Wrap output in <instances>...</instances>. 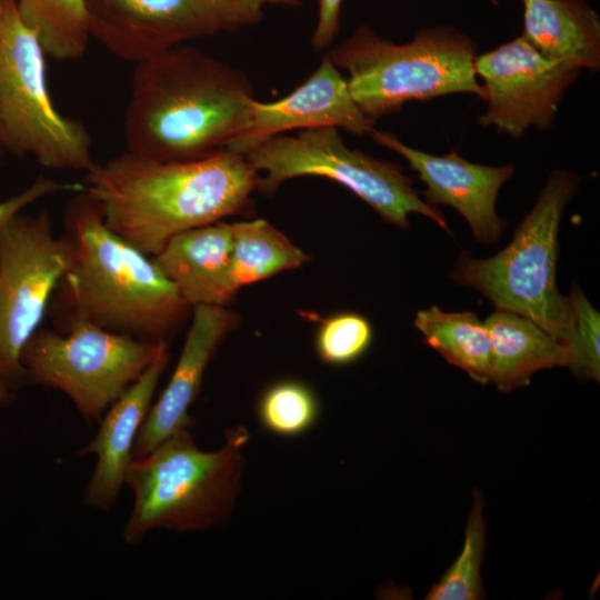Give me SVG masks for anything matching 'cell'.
<instances>
[{
  "mask_svg": "<svg viewBox=\"0 0 600 600\" xmlns=\"http://www.w3.org/2000/svg\"><path fill=\"white\" fill-rule=\"evenodd\" d=\"M524 38L542 56L578 70L600 68V17L584 0H521Z\"/></svg>",
  "mask_w": 600,
  "mask_h": 600,
  "instance_id": "cell-18",
  "label": "cell"
},
{
  "mask_svg": "<svg viewBox=\"0 0 600 600\" xmlns=\"http://www.w3.org/2000/svg\"><path fill=\"white\" fill-rule=\"evenodd\" d=\"M249 438L246 427H234L220 449L203 451L187 428L133 459L126 477L134 500L124 541L139 543L154 529L188 532L226 523L240 492Z\"/></svg>",
  "mask_w": 600,
  "mask_h": 600,
  "instance_id": "cell-4",
  "label": "cell"
},
{
  "mask_svg": "<svg viewBox=\"0 0 600 600\" xmlns=\"http://www.w3.org/2000/svg\"><path fill=\"white\" fill-rule=\"evenodd\" d=\"M316 392L304 382L284 379L270 384L261 394L257 414L261 426L280 437H298L319 418Z\"/></svg>",
  "mask_w": 600,
  "mask_h": 600,
  "instance_id": "cell-24",
  "label": "cell"
},
{
  "mask_svg": "<svg viewBox=\"0 0 600 600\" xmlns=\"http://www.w3.org/2000/svg\"><path fill=\"white\" fill-rule=\"evenodd\" d=\"M90 36L139 63L184 41L258 23L262 9L233 0H86Z\"/></svg>",
  "mask_w": 600,
  "mask_h": 600,
  "instance_id": "cell-11",
  "label": "cell"
},
{
  "mask_svg": "<svg viewBox=\"0 0 600 600\" xmlns=\"http://www.w3.org/2000/svg\"><path fill=\"white\" fill-rule=\"evenodd\" d=\"M13 398L14 396L12 394L11 389L0 377V404L10 403Z\"/></svg>",
  "mask_w": 600,
  "mask_h": 600,
  "instance_id": "cell-30",
  "label": "cell"
},
{
  "mask_svg": "<svg viewBox=\"0 0 600 600\" xmlns=\"http://www.w3.org/2000/svg\"><path fill=\"white\" fill-rule=\"evenodd\" d=\"M489 1V3L493 4V6H498L499 4V1L498 0H487Z\"/></svg>",
  "mask_w": 600,
  "mask_h": 600,
  "instance_id": "cell-32",
  "label": "cell"
},
{
  "mask_svg": "<svg viewBox=\"0 0 600 600\" xmlns=\"http://www.w3.org/2000/svg\"><path fill=\"white\" fill-rule=\"evenodd\" d=\"M413 324L423 341L449 363L462 369L479 383L489 382L491 341L484 322L476 313L447 312L432 306L419 310Z\"/></svg>",
  "mask_w": 600,
  "mask_h": 600,
  "instance_id": "cell-20",
  "label": "cell"
},
{
  "mask_svg": "<svg viewBox=\"0 0 600 600\" xmlns=\"http://www.w3.org/2000/svg\"><path fill=\"white\" fill-rule=\"evenodd\" d=\"M308 261L309 256L267 220L232 223L231 277L237 291Z\"/></svg>",
  "mask_w": 600,
  "mask_h": 600,
  "instance_id": "cell-21",
  "label": "cell"
},
{
  "mask_svg": "<svg viewBox=\"0 0 600 600\" xmlns=\"http://www.w3.org/2000/svg\"><path fill=\"white\" fill-rule=\"evenodd\" d=\"M342 128L371 134L374 122L353 100L346 77L328 54L310 77L288 96L271 102L252 99L244 129L226 147L244 156L266 140L291 130Z\"/></svg>",
  "mask_w": 600,
  "mask_h": 600,
  "instance_id": "cell-13",
  "label": "cell"
},
{
  "mask_svg": "<svg viewBox=\"0 0 600 600\" xmlns=\"http://www.w3.org/2000/svg\"><path fill=\"white\" fill-rule=\"evenodd\" d=\"M342 0H319L318 19L311 38L314 50L328 48L339 32Z\"/></svg>",
  "mask_w": 600,
  "mask_h": 600,
  "instance_id": "cell-28",
  "label": "cell"
},
{
  "mask_svg": "<svg viewBox=\"0 0 600 600\" xmlns=\"http://www.w3.org/2000/svg\"><path fill=\"white\" fill-rule=\"evenodd\" d=\"M176 368L157 401L150 406L134 441L132 460L146 456L174 432L192 426L190 407L206 369L224 338L236 328L234 312L220 306H196Z\"/></svg>",
  "mask_w": 600,
  "mask_h": 600,
  "instance_id": "cell-15",
  "label": "cell"
},
{
  "mask_svg": "<svg viewBox=\"0 0 600 600\" xmlns=\"http://www.w3.org/2000/svg\"><path fill=\"white\" fill-rule=\"evenodd\" d=\"M578 181L569 170H553L511 242L488 259L462 252L451 272L453 281L481 292L497 309L532 320L570 348V306L557 288L556 272L559 227Z\"/></svg>",
  "mask_w": 600,
  "mask_h": 600,
  "instance_id": "cell-6",
  "label": "cell"
},
{
  "mask_svg": "<svg viewBox=\"0 0 600 600\" xmlns=\"http://www.w3.org/2000/svg\"><path fill=\"white\" fill-rule=\"evenodd\" d=\"M4 154H7V152H6L4 148H3V144H2L1 138H0V163H1Z\"/></svg>",
  "mask_w": 600,
  "mask_h": 600,
  "instance_id": "cell-31",
  "label": "cell"
},
{
  "mask_svg": "<svg viewBox=\"0 0 600 600\" xmlns=\"http://www.w3.org/2000/svg\"><path fill=\"white\" fill-rule=\"evenodd\" d=\"M169 359L166 347L140 378L108 408L96 437L78 452L97 457V464L83 493L87 506L108 510L114 504L126 484L136 438Z\"/></svg>",
  "mask_w": 600,
  "mask_h": 600,
  "instance_id": "cell-16",
  "label": "cell"
},
{
  "mask_svg": "<svg viewBox=\"0 0 600 600\" xmlns=\"http://www.w3.org/2000/svg\"><path fill=\"white\" fill-rule=\"evenodd\" d=\"M477 77L482 81L483 127L520 139L531 127L548 130L577 68L542 56L521 36L477 56Z\"/></svg>",
  "mask_w": 600,
  "mask_h": 600,
  "instance_id": "cell-12",
  "label": "cell"
},
{
  "mask_svg": "<svg viewBox=\"0 0 600 600\" xmlns=\"http://www.w3.org/2000/svg\"><path fill=\"white\" fill-rule=\"evenodd\" d=\"M243 157L258 173H264L257 189L263 194H272L289 179L322 177L350 190L396 227L408 228L409 216L419 213L451 233L440 210L419 196L399 164L349 148L336 127L280 134Z\"/></svg>",
  "mask_w": 600,
  "mask_h": 600,
  "instance_id": "cell-8",
  "label": "cell"
},
{
  "mask_svg": "<svg viewBox=\"0 0 600 600\" xmlns=\"http://www.w3.org/2000/svg\"><path fill=\"white\" fill-rule=\"evenodd\" d=\"M232 223L217 221L172 237L153 258L191 307H226L238 292L231 277Z\"/></svg>",
  "mask_w": 600,
  "mask_h": 600,
  "instance_id": "cell-17",
  "label": "cell"
},
{
  "mask_svg": "<svg viewBox=\"0 0 600 600\" xmlns=\"http://www.w3.org/2000/svg\"><path fill=\"white\" fill-rule=\"evenodd\" d=\"M46 51L16 0H0V138L7 153L52 170L88 171L94 163L84 126L56 108Z\"/></svg>",
  "mask_w": 600,
  "mask_h": 600,
  "instance_id": "cell-7",
  "label": "cell"
},
{
  "mask_svg": "<svg viewBox=\"0 0 600 600\" xmlns=\"http://www.w3.org/2000/svg\"><path fill=\"white\" fill-rule=\"evenodd\" d=\"M253 87L239 69L180 44L136 64L124 114L127 151L154 161L224 149L247 126Z\"/></svg>",
  "mask_w": 600,
  "mask_h": 600,
  "instance_id": "cell-3",
  "label": "cell"
},
{
  "mask_svg": "<svg viewBox=\"0 0 600 600\" xmlns=\"http://www.w3.org/2000/svg\"><path fill=\"white\" fill-rule=\"evenodd\" d=\"M68 268L47 313L56 330L80 320L150 343H169L192 308L154 258L111 231L82 189L64 211Z\"/></svg>",
  "mask_w": 600,
  "mask_h": 600,
  "instance_id": "cell-1",
  "label": "cell"
},
{
  "mask_svg": "<svg viewBox=\"0 0 600 600\" xmlns=\"http://www.w3.org/2000/svg\"><path fill=\"white\" fill-rule=\"evenodd\" d=\"M327 54L347 71L353 100L373 122L414 100L456 93L482 98L477 44L450 26L424 28L401 44L362 26Z\"/></svg>",
  "mask_w": 600,
  "mask_h": 600,
  "instance_id": "cell-5",
  "label": "cell"
},
{
  "mask_svg": "<svg viewBox=\"0 0 600 600\" xmlns=\"http://www.w3.org/2000/svg\"><path fill=\"white\" fill-rule=\"evenodd\" d=\"M372 139L403 157L426 184L422 196L429 204L456 209L469 223L473 237L483 243L496 242L507 224L498 216V193L511 176L512 164L473 163L451 150L434 156L403 143L396 134L373 130Z\"/></svg>",
  "mask_w": 600,
  "mask_h": 600,
  "instance_id": "cell-14",
  "label": "cell"
},
{
  "mask_svg": "<svg viewBox=\"0 0 600 600\" xmlns=\"http://www.w3.org/2000/svg\"><path fill=\"white\" fill-rule=\"evenodd\" d=\"M482 510L481 496L474 491L461 552L440 580L431 587L424 599L479 600L484 598L481 563L486 548V522Z\"/></svg>",
  "mask_w": 600,
  "mask_h": 600,
  "instance_id": "cell-23",
  "label": "cell"
},
{
  "mask_svg": "<svg viewBox=\"0 0 600 600\" xmlns=\"http://www.w3.org/2000/svg\"><path fill=\"white\" fill-rule=\"evenodd\" d=\"M82 189V183H63L44 176H40L18 194L0 201V227L10 218L20 213L24 208L43 197L60 191L77 192Z\"/></svg>",
  "mask_w": 600,
  "mask_h": 600,
  "instance_id": "cell-27",
  "label": "cell"
},
{
  "mask_svg": "<svg viewBox=\"0 0 600 600\" xmlns=\"http://www.w3.org/2000/svg\"><path fill=\"white\" fill-rule=\"evenodd\" d=\"M166 347L76 320L60 330L40 327L20 362L29 382L63 392L84 420L98 422Z\"/></svg>",
  "mask_w": 600,
  "mask_h": 600,
  "instance_id": "cell-9",
  "label": "cell"
},
{
  "mask_svg": "<svg viewBox=\"0 0 600 600\" xmlns=\"http://www.w3.org/2000/svg\"><path fill=\"white\" fill-rule=\"evenodd\" d=\"M70 259L50 212H21L0 227V377L11 390L28 380L21 350L40 328Z\"/></svg>",
  "mask_w": 600,
  "mask_h": 600,
  "instance_id": "cell-10",
  "label": "cell"
},
{
  "mask_svg": "<svg viewBox=\"0 0 600 600\" xmlns=\"http://www.w3.org/2000/svg\"><path fill=\"white\" fill-rule=\"evenodd\" d=\"M249 7L261 9L263 4H280L288 7H297L301 4L300 0H233Z\"/></svg>",
  "mask_w": 600,
  "mask_h": 600,
  "instance_id": "cell-29",
  "label": "cell"
},
{
  "mask_svg": "<svg viewBox=\"0 0 600 600\" xmlns=\"http://www.w3.org/2000/svg\"><path fill=\"white\" fill-rule=\"evenodd\" d=\"M16 3L47 54L57 60L83 57L91 38L86 0H16Z\"/></svg>",
  "mask_w": 600,
  "mask_h": 600,
  "instance_id": "cell-22",
  "label": "cell"
},
{
  "mask_svg": "<svg viewBox=\"0 0 600 600\" xmlns=\"http://www.w3.org/2000/svg\"><path fill=\"white\" fill-rule=\"evenodd\" d=\"M372 338V327L366 317L357 312H339L321 320L314 349L323 363L347 366L366 353Z\"/></svg>",
  "mask_w": 600,
  "mask_h": 600,
  "instance_id": "cell-25",
  "label": "cell"
},
{
  "mask_svg": "<svg viewBox=\"0 0 600 600\" xmlns=\"http://www.w3.org/2000/svg\"><path fill=\"white\" fill-rule=\"evenodd\" d=\"M84 173L83 190L107 227L151 257L178 233L247 211L259 180L243 156L226 148L182 161L124 151Z\"/></svg>",
  "mask_w": 600,
  "mask_h": 600,
  "instance_id": "cell-2",
  "label": "cell"
},
{
  "mask_svg": "<svg viewBox=\"0 0 600 600\" xmlns=\"http://www.w3.org/2000/svg\"><path fill=\"white\" fill-rule=\"evenodd\" d=\"M571 314L573 362L571 371L579 378L600 379V316L573 283L568 297Z\"/></svg>",
  "mask_w": 600,
  "mask_h": 600,
  "instance_id": "cell-26",
  "label": "cell"
},
{
  "mask_svg": "<svg viewBox=\"0 0 600 600\" xmlns=\"http://www.w3.org/2000/svg\"><path fill=\"white\" fill-rule=\"evenodd\" d=\"M484 324L491 341L489 382L500 391L527 386L541 369L573 362L570 347L521 314L497 309Z\"/></svg>",
  "mask_w": 600,
  "mask_h": 600,
  "instance_id": "cell-19",
  "label": "cell"
}]
</instances>
